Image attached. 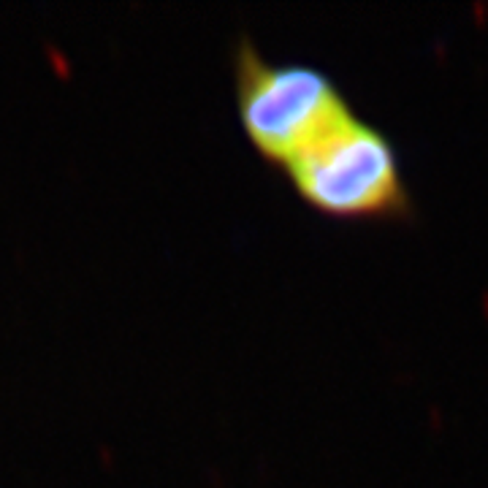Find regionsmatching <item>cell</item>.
Segmentation results:
<instances>
[{
  "label": "cell",
  "mask_w": 488,
  "mask_h": 488,
  "mask_svg": "<svg viewBox=\"0 0 488 488\" xmlns=\"http://www.w3.org/2000/svg\"><path fill=\"white\" fill-rule=\"evenodd\" d=\"M233 66L244 133L263 158L280 166L355 111L337 81L312 63H277L242 41Z\"/></svg>",
  "instance_id": "obj_1"
},
{
  "label": "cell",
  "mask_w": 488,
  "mask_h": 488,
  "mask_svg": "<svg viewBox=\"0 0 488 488\" xmlns=\"http://www.w3.org/2000/svg\"><path fill=\"white\" fill-rule=\"evenodd\" d=\"M283 168L298 195L325 215H399L410 203L391 136L355 111Z\"/></svg>",
  "instance_id": "obj_2"
}]
</instances>
